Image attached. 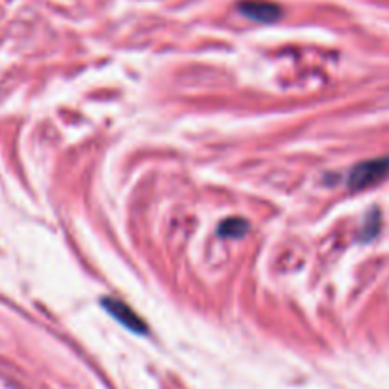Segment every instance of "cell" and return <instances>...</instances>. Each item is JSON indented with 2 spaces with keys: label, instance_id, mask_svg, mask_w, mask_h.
I'll return each mask as SVG.
<instances>
[{
  "label": "cell",
  "instance_id": "obj_1",
  "mask_svg": "<svg viewBox=\"0 0 389 389\" xmlns=\"http://www.w3.org/2000/svg\"><path fill=\"white\" fill-rule=\"evenodd\" d=\"M389 177V156L385 158L367 160L357 164L350 171L348 185L351 190H365V188L376 187L380 182H384Z\"/></svg>",
  "mask_w": 389,
  "mask_h": 389
},
{
  "label": "cell",
  "instance_id": "obj_2",
  "mask_svg": "<svg viewBox=\"0 0 389 389\" xmlns=\"http://www.w3.org/2000/svg\"><path fill=\"white\" fill-rule=\"evenodd\" d=\"M103 308L110 313V316L124 325L125 328H130L131 333L135 334H147V325L142 321L141 317L137 316L135 311L131 310L130 306L122 302V300H114V299H103Z\"/></svg>",
  "mask_w": 389,
  "mask_h": 389
},
{
  "label": "cell",
  "instance_id": "obj_3",
  "mask_svg": "<svg viewBox=\"0 0 389 389\" xmlns=\"http://www.w3.org/2000/svg\"><path fill=\"white\" fill-rule=\"evenodd\" d=\"M239 11L249 19L260 23L277 21L283 14L276 2H268V0H243L239 2Z\"/></svg>",
  "mask_w": 389,
  "mask_h": 389
},
{
  "label": "cell",
  "instance_id": "obj_4",
  "mask_svg": "<svg viewBox=\"0 0 389 389\" xmlns=\"http://www.w3.org/2000/svg\"><path fill=\"white\" fill-rule=\"evenodd\" d=\"M249 230V222L243 219H237V217H234V219H228L224 220L222 224H220L219 228V234L222 237H242L245 236Z\"/></svg>",
  "mask_w": 389,
  "mask_h": 389
}]
</instances>
